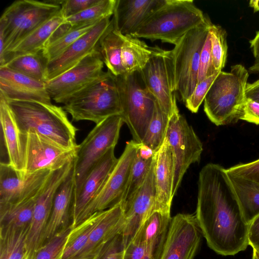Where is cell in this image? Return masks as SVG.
<instances>
[{
	"mask_svg": "<svg viewBox=\"0 0 259 259\" xmlns=\"http://www.w3.org/2000/svg\"><path fill=\"white\" fill-rule=\"evenodd\" d=\"M217 72H217L212 65L211 40L208 32L200 54L197 83Z\"/></svg>",
	"mask_w": 259,
	"mask_h": 259,
	"instance_id": "43",
	"label": "cell"
},
{
	"mask_svg": "<svg viewBox=\"0 0 259 259\" xmlns=\"http://www.w3.org/2000/svg\"><path fill=\"white\" fill-rule=\"evenodd\" d=\"M81 259H83V258H81Z\"/></svg>",
	"mask_w": 259,
	"mask_h": 259,
	"instance_id": "57",
	"label": "cell"
},
{
	"mask_svg": "<svg viewBox=\"0 0 259 259\" xmlns=\"http://www.w3.org/2000/svg\"><path fill=\"white\" fill-rule=\"evenodd\" d=\"M144 87L169 118L179 112L175 92V82L171 51L158 47L140 72Z\"/></svg>",
	"mask_w": 259,
	"mask_h": 259,
	"instance_id": "10",
	"label": "cell"
},
{
	"mask_svg": "<svg viewBox=\"0 0 259 259\" xmlns=\"http://www.w3.org/2000/svg\"><path fill=\"white\" fill-rule=\"evenodd\" d=\"M116 77L122 108L121 116L133 140L141 144L153 116L156 100L140 84L136 72Z\"/></svg>",
	"mask_w": 259,
	"mask_h": 259,
	"instance_id": "9",
	"label": "cell"
},
{
	"mask_svg": "<svg viewBox=\"0 0 259 259\" xmlns=\"http://www.w3.org/2000/svg\"><path fill=\"white\" fill-rule=\"evenodd\" d=\"M74 195L75 178L73 165L56 193L51 215L43 233L40 246L71 225Z\"/></svg>",
	"mask_w": 259,
	"mask_h": 259,
	"instance_id": "23",
	"label": "cell"
},
{
	"mask_svg": "<svg viewBox=\"0 0 259 259\" xmlns=\"http://www.w3.org/2000/svg\"><path fill=\"white\" fill-rule=\"evenodd\" d=\"M253 253L255 254L257 259H259V253L257 252L255 250L253 251Z\"/></svg>",
	"mask_w": 259,
	"mask_h": 259,
	"instance_id": "54",
	"label": "cell"
},
{
	"mask_svg": "<svg viewBox=\"0 0 259 259\" xmlns=\"http://www.w3.org/2000/svg\"><path fill=\"white\" fill-rule=\"evenodd\" d=\"M124 35L114 27L112 19L108 28L99 42V51L104 64L115 76L125 74L121 63V50Z\"/></svg>",
	"mask_w": 259,
	"mask_h": 259,
	"instance_id": "30",
	"label": "cell"
},
{
	"mask_svg": "<svg viewBox=\"0 0 259 259\" xmlns=\"http://www.w3.org/2000/svg\"><path fill=\"white\" fill-rule=\"evenodd\" d=\"M73 121H91L98 124L114 115H121L122 108L116 77L110 71L74 95L62 107Z\"/></svg>",
	"mask_w": 259,
	"mask_h": 259,
	"instance_id": "5",
	"label": "cell"
},
{
	"mask_svg": "<svg viewBox=\"0 0 259 259\" xmlns=\"http://www.w3.org/2000/svg\"><path fill=\"white\" fill-rule=\"evenodd\" d=\"M154 157L151 167L142 185L131 202L124 206L125 224L121 233L125 247L132 240L143 222L157 211L154 179Z\"/></svg>",
	"mask_w": 259,
	"mask_h": 259,
	"instance_id": "19",
	"label": "cell"
},
{
	"mask_svg": "<svg viewBox=\"0 0 259 259\" xmlns=\"http://www.w3.org/2000/svg\"><path fill=\"white\" fill-rule=\"evenodd\" d=\"M166 137L174 160L172 193L175 196L189 166L200 161L203 145L192 126L179 111L170 117Z\"/></svg>",
	"mask_w": 259,
	"mask_h": 259,
	"instance_id": "12",
	"label": "cell"
},
{
	"mask_svg": "<svg viewBox=\"0 0 259 259\" xmlns=\"http://www.w3.org/2000/svg\"><path fill=\"white\" fill-rule=\"evenodd\" d=\"M139 145L133 140L126 143L103 185L80 214L73 228L95 212L107 209L122 200Z\"/></svg>",
	"mask_w": 259,
	"mask_h": 259,
	"instance_id": "11",
	"label": "cell"
},
{
	"mask_svg": "<svg viewBox=\"0 0 259 259\" xmlns=\"http://www.w3.org/2000/svg\"><path fill=\"white\" fill-rule=\"evenodd\" d=\"M44 169L31 174L17 170L8 163H0V209L38 195L52 172Z\"/></svg>",
	"mask_w": 259,
	"mask_h": 259,
	"instance_id": "16",
	"label": "cell"
},
{
	"mask_svg": "<svg viewBox=\"0 0 259 259\" xmlns=\"http://www.w3.org/2000/svg\"><path fill=\"white\" fill-rule=\"evenodd\" d=\"M123 123L121 115L109 117L96 124L78 145L74 160V197L96 163L110 149L115 147Z\"/></svg>",
	"mask_w": 259,
	"mask_h": 259,
	"instance_id": "8",
	"label": "cell"
},
{
	"mask_svg": "<svg viewBox=\"0 0 259 259\" xmlns=\"http://www.w3.org/2000/svg\"><path fill=\"white\" fill-rule=\"evenodd\" d=\"M23 259H29L28 255H26Z\"/></svg>",
	"mask_w": 259,
	"mask_h": 259,
	"instance_id": "56",
	"label": "cell"
},
{
	"mask_svg": "<svg viewBox=\"0 0 259 259\" xmlns=\"http://www.w3.org/2000/svg\"><path fill=\"white\" fill-rule=\"evenodd\" d=\"M0 95L7 101L52 104L46 82L5 67H0Z\"/></svg>",
	"mask_w": 259,
	"mask_h": 259,
	"instance_id": "20",
	"label": "cell"
},
{
	"mask_svg": "<svg viewBox=\"0 0 259 259\" xmlns=\"http://www.w3.org/2000/svg\"><path fill=\"white\" fill-rule=\"evenodd\" d=\"M47 65V62L41 51L36 54L15 57L0 67H5L46 82Z\"/></svg>",
	"mask_w": 259,
	"mask_h": 259,
	"instance_id": "35",
	"label": "cell"
},
{
	"mask_svg": "<svg viewBox=\"0 0 259 259\" xmlns=\"http://www.w3.org/2000/svg\"><path fill=\"white\" fill-rule=\"evenodd\" d=\"M124 248L122 236L118 235L103 249L97 259H123Z\"/></svg>",
	"mask_w": 259,
	"mask_h": 259,
	"instance_id": "46",
	"label": "cell"
},
{
	"mask_svg": "<svg viewBox=\"0 0 259 259\" xmlns=\"http://www.w3.org/2000/svg\"><path fill=\"white\" fill-rule=\"evenodd\" d=\"M74 165V159L62 168L52 171L36 200L27 237V254L30 259L40 245L48 223L56 193Z\"/></svg>",
	"mask_w": 259,
	"mask_h": 259,
	"instance_id": "17",
	"label": "cell"
},
{
	"mask_svg": "<svg viewBox=\"0 0 259 259\" xmlns=\"http://www.w3.org/2000/svg\"><path fill=\"white\" fill-rule=\"evenodd\" d=\"M249 5L254 12L259 11V0H251L249 1Z\"/></svg>",
	"mask_w": 259,
	"mask_h": 259,
	"instance_id": "53",
	"label": "cell"
},
{
	"mask_svg": "<svg viewBox=\"0 0 259 259\" xmlns=\"http://www.w3.org/2000/svg\"><path fill=\"white\" fill-rule=\"evenodd\" d=\"M195 217L208 246L218 254L234 255L249 245V224L221 165L209 163L200 171Z\"/></svg>",
	"mask_w": 259,
	"mask_h": 259,
	"instance_id": "1",
	"label": "cell"
},
{
	"mask_svg": "<svg viewBox=\"0 0 259 259\" xmlns=\"http://www.w3.org/2000/svg\"><path fill=\"white\" fill-rule=\"evenodd\" d=\"M157 48V46H148L138 38L124 35L121 63L125 73L140 72L145 67Z\"/></svg>",
	"mask_w": 259,
	"mask_h": 259,
	"instance_id": "31",
	"label": "cell"
},
{
	"mask_svg": "<svg viewBox=\"0 0 259 259\" xmlns=\"http://www.w3.org/2000/svg\"><path fill=\"white\" fill-rule=\"evenodd\" d=\"M65 21L61 11L16 44L0 60V67L15 57L41 52L56 29Z\"/></svg>",
	"mask_w": 259,
	"mask_h": 259,
	"instance_id": "27",
	"label": "cell"
},
{
	"mask_svg": "<svg viewBox=\"0 0 259 259\" xmlns=\"http://www.w3.org/2000/svg\"><path fill=\"white\" fill-rule=\"evenodd\" d=\"M207 18L193 0H165L131 36L175 46L186 33Z\"/></svg>",
	"mask_w": 259,
	"mask_h": 259,
	"instance_id": "3",
	"label": "cell"
},
{
	"mask_svg": "<svg viewBox=\"0 0 259 259\" xmlns=\"http://www.w3.org/2000/svg\"><path fill=\"white\" fill-rule=\"evenodd\" d=\"M38 195L17 204L0 209V227H29Z\"/></svg>",
	"mask_w": 259,
	"mask_h": 259,
	"instance_id": "36",
	"label": "cell"
},
{
	"mask_svg": "<svg viewBox=\"0 0 259 259\" xmlns=\"http://www.w3.org/2000/svg\"><path fill=\"white\" fill-rule=\"evenodd\" d=\"M7 101L21 134L32 132L64 148H77V129L62 107L38 102Z\"/></svg>",
	"mask_w": 259,
	"mask_h": 259,
	"instance_id": "2",
	"label": "cell"
},
{
	"mask_svg": "<svg viewBox=\"0 0 259 259\" xmlns=\"http://www.w3.org/2000/svg\"><path fill=\"white\" fill-rule=\"evenodd\" d=\"M212 65L217 72L225 67L227 58V32L221 26L211 23L209 28Z\"/></svg>",
	"mask_w": 259,
	"mask_h": 259,
	"instance_id": "40",
	"label": "cell"
},
{
	"mask_svg": "<svg viewBox=\"0 0 259 259\" xmlns=\"http://www.w3.org/2000/svg\"><path fill=\"white\" fill-rule=\"evenodd\" d=\"M61 6L46 1L18 0L0 18V60L16 44L57 15Z\"/></svg>",
	"mask_w": 259,
	"mask_h": 259,
	"instance_id": "6",
	"label": "cell"
},
{
	"mask_svg": "<svg viewBox=\"0 0 259 259\" xmlns=\"http://www.w3.org/2000/svg\"><path fill=\"white\" fill-rule=\"evenodd\" d=\"M169 120L156 101L154 113L142 144L156 152L166 137Z\"/></svg>",
	"mask_w": 259,
	"mask_h": 259,
	"instance_id": "37",
	"label": "cell"
},
{
	"mask_svg": "<svg viewBox=\"0 0 259 259\" xmlns=\"http://www.w3.org/2000/svg\"><path fill=\"white\" fill-rule=\"evenodd\" d=\"M71 225L63 229L47 243L41 245L30 259H61Z\"/></svg>",
	"mask_w": 259,
	"mask_h": 259,
	"instance_id": "41",
	"label": "cell"
},
{
	"mask_svg": "<svg viewBox=\"0 0 259 259\" xmlns=\"http://www.w3.org/2000/svg\"><path fill=\"white\" fill-rule=\"evenodd\" d=\"M106 210L95 212L71 229L61 259H73L78 254L87 243L93 231L104 217Z\"/></svg>",
	"mask_w": 259,
	"mask_h": 259,
	"instance_id": "33",
	"label": "cell"
},
{
	"mask_svg": "<svg viewBox=\"0 0 259 259\" xmlns=\"http://www.w3.org/2000/svg\"><path fill=\"white\" fill-rule=\"evenodd\" d=\"M165 0H116L112 20L121 34L132 35Z\"/></svg>",
	"mask_w": 259,
	"mask_h": 259,
	"instance_id": "25",
	"label": "cell"
},
{
	"mask_svg": "<svg viewBox=\"0 0 259 259\" xmlns=\"http://www.w3.org/2000/svg\"><path fill=\"white\" fill-rule=\"evenodd\" d=\"M171 220L170 212H153L141 225L131 242L160 252Z\"/></svg>",
	"mask_w": 259,
	"mask_h": 259,
	"instance_id": "28",
	"label": "cell"
},
{
	"mask_svg": "<svg viewBox=\"0 0 259 259\" xmlns=\"http://www.w3.org/2000/svg\"><path fill=\"white\" fill-rule=\"evenodd\" d=\"M114 149L115 147L110 149L96 163L74 197L72 209V227L99 192L116 163L118 158L115 156Z\"/></svg>",
	"mask_w": 259,
	"mask_h": 259,
	"instance_id": "24",
	"label": "cell"
},
{
	"mask_svg": "<svg viewBox=\"0 0 259 259\" xmlns=\"http://www.w3.org/2000/svg\"><path fill=\"white\" fill-rule=\"evenodd\" d=\"M110 18L101 20L60 56L47 63V82L72 68L98 49L101 37L110 25Z\"/></svg>",
	"mask_w": 259,
	"mask_h": 259,
	"instance_id": "18",
	"label": "cell"
},
{
	"mask_svg": "<svg viewBox=\"0 0 259 259\" xmlns=\"http://www.w3.org/2000/svg\"><path fill=\"white\" fill-rule=\"evenodd\" d=\"M175 165L172 150L166 137L154 155V179L156 209L170 212L174 197Z\"/></svg>",
	"mask_w": 259,
	"mask_h": 259,
	"instance_id": "22",
	"label": "cell"
},
{
	"mask_svg": "<svg viewBox=\"0 0 259 259\" xmlns=\"http://www.w3.org/2000/svg\"><path fill=\"white\" fill-rule=\"evenodd\" d=\"M104 64L98 48L72 68L46 82L51 99L63 104L98 80L104 72Z\"/></svg>",
	"mask_w": 259,
	"mask_h": 259,
	"instance_id": "13",
	"label": "cell"
},
{
	"mask_svg": "<svg viewBox=\"0 0 259 259\" xmlns=\"http://www.w3.org/2000/svg\"><path fill=\"white\" fill-rule=\"evenodd\" d=\"M249 42L254 58H259V31L256 32L255 36Z\"/></svg>",
	"mask_w": 259,
	"mask_h": 259,
	"instance_id": "51",
	"label": "cell"
},
{
	"mask_svg": "<svg viewBox=\"0 0 259 259\" xmlns=\"http://www.w3.org/2000/svg\"><path fill=\"white\" fill-rule=\"evenodd\" d=\"M201 234L195 215L177 214L171 218L158 259H194Z\"/></svg>",
	"mask_w": 259,
	"mask_h": 259,
	"instance_id": "15",
	"label": "cell"
},
{
	"mask_svg": "<svg viewBox=\"0 0 259 259\" xmlns=\"http://www.w3.org/2000/svg\"><path fill=\"white\" fill-rule=\"evenodd\" d=\"M29 227H0V259H23L27 254Z\"/></svg>",
	"mask_w": 259,
	"mask_h": 259,
	"instance_id": "34",
	"label": "cell"
},
{
	"mask_svg": "<svg viewBox=\"0 0 259 259\" xmlns=\"http://www.w3.org/2000/svg\"><path fill=\"white\" fill-rule=\"evenodd\" d=\"M125 224L122 201L106 210L104 217L92 232L84 248L73 259H97L103 249L118 235Z\"/></svg>",
	"mask_w": 259,
	"mask_h": 259,
	"instance_id": "21",
	"label": "cell"
},
{
	"mask_svg": "<svg viewBox=\"0 0 259 259\" xmlns=\"http://www.w3.org/2000/svg\"><path fill=\"white\" fill-rule=\"evenodd\" d=\"M155 152L143 144H140L134 161L129 180L122 201L124 206L132 200L143 184L151 167Z\"/></svg>",
	"mask_w": 259,
	"mask_h": 259,
	"instance_id": "32",
	"label": "cell"
},
{
	"mask_svg": "<svg viewBox=\"0 0 259 259\" xmlns=\"http://www.w3.org/2000/svg\"><path fill=\"white\" fill-rule=\"evenodd\" d=\"M23 137L24 152L23 171L26 174L44 169L57 170L75 158L77 148H64L32 132L23 135Z\"/></svg>",
	"mask_w": 259,
	"mask_h": 259,
	"instance_id": "14",
	"label": "cell"
},
{
	"mask_svg": "<svg viewBox=\"0 0 259 259\" xmlns=\"http://www.w3.org/2000/svg\"><path fill=\"white\" fill-rule=\"evenodd\" d=\"M248 76V71L241 64L232 66L229 72L219 73L204 100V111L215 125L239 120L246 99Z\"/></svg>",
	"mask_w": 259,
	"mask_h": 259,
	"instance_id": "4",
	"label": "cell"
},
{
	"mask_svg": "<svg viewBox=\"0 0 259 259\" xmlns=\"http://www.w3.org/2000/svg\"><path fill=\"white\" fill-rule=\"evenodd\" d=\"M248 241L253 250L259 253V214L249 224Z\"/></svg>",
	"mask_w": 259,
	"mask_h": 259,
	"instance_id": "49",
	"label": "cell"
},
{
	"mask_svg": "<svg viewBox=\"0 0 259 259\" xmlns=\"http://www.w3.org/2000/svg\"><path fill=\"white\" fill-rule=\"evenodd\" d=\"M211 24L207 18L186 33L171 50L176 92L184 103L197 85L200 54Z\"/></svg>",
	"mask_w": 259,
	"mask_h": 259,
	"instance_id": "7",
	"label": "cell"
},
{
	"mask_svg": "<svg viewBox=\"0 0 259 259\" xmlns=\"http://www.w3.org/2000/svg\"><path fill=\"white\" fill-rule=\"evenodd\" d=\"M227 174L243 218L249 224L259 214V184Z\"/></svg>",
	"mask_w": 259,
	"mask_h": 259,
	"instance_id": "29",
	"label": "cell"
},
{
	"mask_svg": "<svg viewBox=\"0 0 259 259\" xmlns=\"http://www.w3.org/2000/svg\"><path fill=\"white\" fill-rule=\"evenodd\" d=\"M252 259H257L255 254L253 253Z\"/></svg>",
	"mask_w": 259,
	"mask_h": 259,
	"instance_id": "55",
	"label": "cell"
},
{
	"mask_svg": "<svg viewBox=\"0 0 259 259\" xmlns=\"http://www.w3.org/2000/svg\"><path fill=\"white\" fill-rule=\"evenodd\" d=\"M226 171L231 175L259 184V159L250 162L237 164L226 169Z\"/></svg>",
	"mask_w": 259,
	"mask_h": 259,
	"instance_id": "44",
	"label": "cell"
},
{
	"mask_svg": "<svg viewBox=\"0 0 259 259\" xmlns=\"http://www.w3.org/2000/svg\"><path fill=\"white\" fill-rule=\"evenodd\" d=\"M98 23L72 27L64 35L46 47L42 51V53L47 63L60 56L74 42L88 32Z\"/></svg>",
	"mask_w": 259,
	"mask_h": 259,
	"instance_id": "39",
	"label": "cell"
},
{
	"mask_svg": "<svg viewBox=\"0 0 259 259\" xmlns=\"http://www.w3.org/2000/svg\"><path fill=\"white\" fill-rule=\"evenodd\" d=\"M246 97L259 103V79L252 83H247Z\"/></svg>",
	"mask_w": 259,
	"mask_h": 259,
	"instance_id": "50",
	"label": "cell"
},
{
	"mask_svg": "<svg viewBox=\"0 0 259 259\" xmlns=\"http://www.w3.org/2000/svg\"><path fill=\"white\" fill-rule=\"evenodd\" d=\"M160 252L131 242L124 248L123 259H158Z\"/></svg>",
	"mask_w": 259,
	"mask_h": 259,
	"instance_id": "47",
	"label": "cell"
},
{
	"mask_svg": "<svg viewBox=\"0 0 259 259\" xmlns=\"http://www.w3.org/2000/svg\"><path fill=\"white\" fill-rule=\"evenodd\" d=\"M249 71L250 73H259V58L255 59L252 65L249 68Z\"/></svg>",
	"mask_w": 259,
	"mask_h": 259,
	"instance_id": "52",
	"label": "cell"
},
{
	"mask_svg": "<svg viewBox=\"0 0 259 259\" xmlns=\"http://www.w3.org/2000/svg\"><path fill=\"white\" fill-rule=\"evenodd\" d=\"M239 120L259 125V103L246 98Z\"/></svg>",
	"mask_w": 259,
	"mask_h": 259,
	"instance_id": "48",
	"label": "cell"
},
{
	"mask_svg": "<svg viewBox=\"0 0 259 259\" xmlns=\"http://www.w3.org/2000/svg\"><path fill=\"white\" fill-rule=\"evenodd\" d=\"M0 121L8 157V163L17 170L24 168V141L7 100L0 95Z\"/></svg>",
	"mask_w": 259,
	"mask_h": 259,
	"instance_id": "26",
	"label": "cell"
},
{
	"mask_svg": "<svg viewBox=\"0 0 259 259\" xmlns=\"http://www.w3.org/2000/svg\"><path fill=\"white\" fill-rule=\"evenodd\" d=\"M220 72L212 75L197 84L192 94L185 102L186 108L191 112H198L205 96Z\"/></svg>",
	"mask_w": 259,
	"mask_h": 259,
	"instance_id": "42",
	"label": "cell"
},
{
	"mask_svg": "<svg viewBox=\"0 0 259 259\" xmlns=\"http://www.w3.org/2000/svg\"><path fill=\"white\" fill-rule=\"evenodd\" d=\"M116 0H99L79 14L65 19L72 27L100 22L113 15Z\"/></svg>",
	"mask_w": 259,
	"mask_h": 259,
	"instance_id": "38",
	"label": "cell"
},
{
	"mask_svg": "<svg viewBox=\"0 0 259 259\" xmlns=\"http://www.w3.org/2000/svg\"><path fill=\"white\" fill-rule=\"evenodd\" d=\"M99 1L63 0L61 5V13L65 19L80 13L96 4Z\"/></svg>",
	"mask_w": 259,
	"mask_h": 259,
	"instance_id": "45",
	"label": "cell"
}]
</instances>
